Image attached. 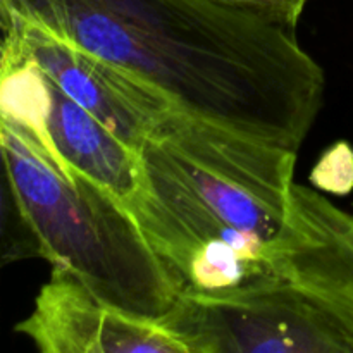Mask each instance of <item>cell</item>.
Here are the masks:
<instances>
[{"mask_svg":"<svg viewBox=\"0 0 353 353\" xmlns=\"http://www.w3.org/2000/svg\"><path fill=\"white\" fill-rule=\"evenodd\" d=\"M214 2L234 7V9L245 10L272 23L296 30L300 16L303 14L309 0H214Z\"/></svg>","mask_w":353,"mask_h":353,"instance_id":"cell-9","label":"cell"},{"mask_svg":"<svg viewBox=\"0 0 353 353\" xmlns=\"http://www.w3.org/2000/svg\"><path fill=\"white\" fill-rule=\"evenodd\" d=\"M2 59L43 71L62 92L138 152L161 117L165 97L123 69L23 19L2 14Z\"/></svg>","mask_w":353,"mask_h":353,"instance_id":"cell-6","label":"cell"},{"mask_svg":"<svg viewBox=\"0 0 353 353\" xmlns=\"http://www.w3.org/2000/svg\"><path fill=\"white\" fill-rule=\"evenodd\" d=\"M310 181L316 188L334 195H347L353 190V148L347 141L324 152L312 169Z\"/></svg>","mask_w":353,"mask_h":353,"instance_id":"cell-8","label":"cell"},{"mask_svg":"<svg viewBox=\"0 0 353 353\" xmlns=\"http://www.w3.org/2000/svg\"><path fill=\"white\" fill-rule=\"evenodd\" d=\"M171 326L193 353H353V216L295 183L264 274L181 293Z\"/></svg>","mask_w":353,"mask_h":353,"instance_id":"cell-3","label":"cell"},{"mask_svg":"<svg viewBox=\"0 0 353 353\" xmlns=\"http://www.w3.org/2000/svg\"><path fill=\"white\" fill-rule=\"evenodd\" d=\"M133 216L183 290L264 274L292 205L296 152L169 109L138 148Z\"/></svg>","mask_w":353,"mask_h":353,"instance_id":"cell-2","label":"cell"},{"mask_svg":"<svg viewBox=\"0 0 353 353\" xmlns=\"http://www.w3.org/2000/svg\"><path fill=\"white\" fill-rule=\"evenodd\" d=\"M16 331L41 353H190L157 321L109 305L61 265H52L33 312Z\"/></svg>","mask_w":353,"mask_h":353,"instance_id":"cell-7","label":"cell"},{"mask_svg":"<svg viewBox=\"0 0 353 353\" xmlns=\"http://www.w3.org/2000/svg\"><path fill=\"white\" fill-rule=\"evenodd\" d=\"M0 109L2 117L26 130L59 164L81 172L134 214L141 195L138 152L43 71L2 59Z\"/></svg>","mask_w":353,"mask_h":353,"instance_id":"cell-5","label":"cell"},{"mask_svg":"<svg viewBox=\"0 0 353 353\" xmlns=\"http://www.w3.org/2000/svg\"><path fill=\"white\" fill-rule=\"evenodd\" d=\"M7 192L40 257L76 276L109 305L157 321L181 285L117 196L62 165L14 121L0 128Z\"/></svg>","mask_w":353,"mask_h":353,"instance_id":"cell-4","label":"cell"},{"mask_svg":"<svg viewBox=\"0 0 353 353\" xmlns=\"http://www.w3.org/2000/svg\"><path fill=\"white\" fill-rule=\"evenodd\" d=\"M0 14L69 41L176 109L296 152L324 72L295 30L214 0H0Z\"/></svg>","mask_w":353,"mask_h":353,"instance_id":"cell-1","label":"cell"}]
</instances>
